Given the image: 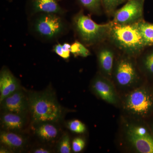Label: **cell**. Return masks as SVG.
Instances as JSON below:
<instances>
[{"label":"cell","instance_id":"obj_1","mask_svg":"<svg viewBox=\"0 0 153 153\" xmlns=\"http://www.w3.org/2000/svg\"><path fill=\"white\" fill-rule=\"evenodd\" d=\"M138 23L122 25L112 21L107 40L124 54L133 57L140 55L146 47Z\"/></svg>","mask_w":153,"mask_h":153},{"label":"cell","instance_id":"obj_2","mask_svg":"<svg viewBox=\"0 0 153 153\" xmlns=\"http://www.w3.org/2000/svg\"><path fill=\"white\" fill-rule=\"evenodd\" d=\"M28 105L35 123L56 122L62 115V109L53 94L49 92L30 94Z\"/></svg>","mask_w":153,"mask_h":153},{"label":"cell","instance_id":"obj_3","mask_svg":"<svg viewBox=\"0 0 153 153\" xmlns=\"http://www.w3.org/2000/svg\"><path fill=\"white\" fill-rule=\"evenodd\" d=\"M74 27L80 40L87 46L99 45L108 38L112 22L98 24L82 12L74 17Z\"/></svg>","mask_w":153,"mask_h":153},{"label":"cell","instance_id":"obj_4","mask_svg":"<svg viewBox=\"0 0 153 153\" xmlns=\"http://www.w3.org/2000/svg\"><path fill=\"white\" fill-rule=\"evenodd\" d=\"M125 105L133 114L147 116L153 112V93L145 88L137 89L129 94Z\"/></svg>","mask_w":153,"mask_h":153},{"label":"cell","instance_id":"obj_5","mask_svg":"<svg viewBox=\"0 0 153 153\" xmlns=\"http://www.w3.org/2000/svg\"><path fill=\"white\" fill-rule=\"evenodd\" d=\"M145 0H129L113 14L112 22L118 25L135 24L143 20Z\"/></svg>","mask_w":153,"mask_h":153},{"label":"cell","instance_id":"obj_6","mask_svg":"<svg viewBox=\"0 0 153 153\" xmlns=\"http://www.w3.org/2000/svg\"><path fill=\"white\" fill-rule=\"evenodd\" d=\"M35 28L40 36L50 39L62 33L64 25L62 19L57 14L44 13L36 20Z\"/></svg>","mask_w":153,"mask_h":153},{"label":"cell","instance_id":"obj_7","mask_svg":"<svg viewBox=\"0 0 153 153\" xmlns=\"http://www.w3.org/2000/svg\"><path fill=\"white\" fill-rule=\"evenodd\" d=\"M132 57H133L124 54V56L118 60L113 69L115 79L121 86H129L137 78V72L131 60Z\"/></svg>","mask_w":153,"mask_h":153},{"label":"cell","instance_id":"obj_8","mask_svg":"<svg viewBox=\"0 0 153 153\" xmlns=\"http://www.w3.org/2000/svg\"><path fill=\"white\" fill-rule=\"evenodd\" d=\"M100 44L97 51L99 65L102 71L107 76H111L114 69L115 47L110 43Z\"/></svg>","mask_w":153,"mask_h":153},{"label":"cell","instance_id":"obj_9","mask_svg":"<svg viewBox=\"0 0 153 153\" xmlns=\"http://www.w3.org/2000/svg\"><path fill=\"white\" fill-rule=\"evenodd\" d=\"M1 103L3 109L7 112L21 115L25 113L29 107L28 100L20 89L6 97Z\"/></svg>","mask_w":153,"mask_h":153},{"label":"cell","instance_id":"obj_10","mask_svg":"<svg viewBox=\"0 0 153 153\" xmlns=\"http://www.w3.org/2000/svg\"><path fill=\"white\" fill-rule=\"evenodd\" d=\"M19 89L18 79L8 69H3L0 74V102Z\"/></svg>","mask_w":153,"mask_h":153},{"label":"cell","instance_id":"obj_11","mask_svg":"<svg viewBox=\"0 0 153 153\" xmlns=\"http://www.w3.org/2000/svg\"><path fill=\"white\" fill-rule=\"evenodd\" d=\"M92 86L96 93L102 99L111 104L116 103L117 99L114 90L106 79L97 77L94 79Z\"/></svg>","mask_w":153,"mask_h":153},{"label":"cell","instance_id":"obj_12","mask_svg":"<svg viewBox=\"0 0 153 153\" xmlns=\"http://www.w3.org/2000/svg\"><path fill=\"white\" fill-rule=\"evenodd\" d=\"M127 134L129 141L139 152L153 153V139L150 135L137 136L128 131Z\"/></svg>","mask_w":153,"mask_h":153},{"label":"cell","instance_id":"obj_13","mask_svg":"<svg viewBox=\"0 0 153 153\" xmlns=\"http://www.w3.org/2000/svg\"><path fill=\"white\" fill-rule=\"evenodd\" d=\"M33 7L35 13L56 14L63 13L57 0H34Z\"/></svg>","mask_w":153,"mask_h":153},{"label":"cell","instance_id":"obj_14","mask_svg":"<svg viewBox=\"0 0 153 153\" xmlns=\"http://www.w3.org/2000/svg\"><path fill=\"white\" fill-rule=\"evenodd\" d=\"M1 143L7 147L18 149L25 144V140L20 135L10 131H2L0 135Z\"/></svg>","mask_w":153,"mask_h":153},{"label":"cell","instance_id":"obj_15","mask_svg":"<svg viewBox=\"0 0 153 153\" xmlns=\"http://www.w3.org/2000/svg\"><path fill=\"white\" fill-rule=\"evenodd\" d=\"M1 122L5 128L9 130H19L24 125L22 115L12 112H7L3 115Z\"/></svg>","mask_w":153,"mask_h":153},{"label":"cell","instance_id":"obj_16","mask_svg":"<svg viewBox=\"0 0 153 153\" xmlns=\"http://www.w3.org/2000/svg\"><path fill=\"white\" fill-rule=\"evenodd\" d=\"M36 131L40 138L46 141L54 139L58 134L57 128L49 123H42L38 127Z\"/></svg>","mask_w":153,"mask_h":153},{"label":"cell","instance_id":"obj_17","mask_svg":"<svg viewBox=\"0 0 153 153\" xmlns=\"http://www.w3.org/2000/svg\"><path fill=\"white\" fill-rule=\"evenodd\" d=\"M138 25L146 48L153 46V24L142 20Z\"/></svg>","mask_w":153,"mask_h":153},{"label":"cell","instance_id":"obj_18","mask_svg":"<svg viewBox=\"0 0 153 153\" xmlns=\"http://www.w3.org/2000/svg\"><path fill=\"white\" fill-rule=\"evenodd\" d=\"M141 63L145 73L149 76H153V48L143 54Z\"/></svg>","mask_w":153,"mask_h":153},{"label":"cell","instance_id":"obj_19","mask_svg":"<svg viewBox=\"0 0 153 153\" xmlns=\"http://www.w3.org/2000/svg\"><path fill=\"white\" fill-rule=\"evenodd\" d=\"M80 4L91 13H100L102 0H78Z\"/></svg>","mask_w":153,"mask_h":153},{"label":"cell","instance_id":"obj_20","mask_svg":"<svg viewBox=\"0 0 153 153\" xmlns=\"http://www.w3.org/2000/svg\"><path fill=\"white\" fill-rule=\"evenodd\" d=\"M71 53L75 56L87 57L91 55L90 51L86 47L78 41H76L71 45Z\"/></svg>","mask_w":153,"mask_h":153},{"label":"cell","instance_id":"obj_21","mask_svg":"<svg viewBox=\"0 0 153 153\" xmlns=\"http://www.w3.org/2000/svg\"><path fill=\"white\" fill-rule=\"evenodd\" d=\"M125 0H102V4L107 15L113 16L117 8Z\"/></svg>","mask_w":153,"mask_h":153},{"label":"cell","instance_id":"obj_22","mask_svg":"<svg viewBox=\"0 0 153 153\" xmlns=\"http://www.w3.org/2000/svg\"><path fill=\"white\" fill-rule=\"evenodd\" d=\"M68 126V128L71 131L76 133H83L86 130L85 125L77 120L69 122Z\"/></svg>","mask_w":153,"mask_h":153},{"label":"cell","instance_id":"obj_23","mask_svg":"<svg viewBox=\"0 0 153 153\" xmlns=\"http://www.w3.org/2000/svg\"><path fill=\"white\" fill-rule=\"evenodd\" d=\"M71 146L70 138L68 135L65 134L63 137L59 145V152L60 153H70L71 152Z\"/></svg>","mask_w":153,"mask_h":153},{"label":"cell","instance_id":"obj_24","mask_svg":"<svg viewBox=\"0 0 153 153\" xmlns=\"http://www.w3.org/2000/svg\"><path fill=\"white\" fill-rule=\"evenodd\" d=\"M128 131L137 136L144 137L150 135L146 129L140 126H131L129 127Z\"/></svg>","mask_w":153,"mask_h":153},{"label":"cell","instance_id":"obj_25","mask_svg":"<svg viewBox=\"0 0 153 153\" xmlns=\"http://www.w3.org/2000/svg\"><path fill=\"white\" fill-rule=\"evenodd\" d=\"M85 142L84 140L80 137L74 139L71 144V149L75 153L79 152L85 147Z\"/></svg>","mask_w":153,"mask_h":153},{"label":"cell","instance_id":"obj_26","mask_svg":"<svg viewBox=\"0 0 153 153\" xmlns=\"http://www.w3.org/2000/svg\"><path fill=\"white\" fill-rule=\"evenodd\" d=\"M71 45L68 43H64L62 45V48L64 54H65V59H67L70 56L71 53Z\"/></svg>","mask_w":153,"mask_h":153},{"label":"cell","instance_id":"obj_27","mask_svg":"<svg viewBox=\"0 0 153 153\" xmlns=\"http://www.w3.org/2000/svg\"><path fill=\"white\" fill-rule=\"evenodd\" d=\"M54 50L57 55L65 59V54L63 52L62 45L60 44H57L54 47Z\"/></svg>","mask_w":153,"mask_h":153},{"label":"cell","instance_id":"obj_28","mask_svg":"<svg viewBox=\"0 0 153 153\" xmlns=\"http://www.w3.org/2000/svg\"><path fill=\"white\" fill-rule=\"evenodd\" d=\"M50 152V151L44 148H39V149H36L33 152V153H49Z\"/></svg>","mask_w":153,"mask_h":153},{"label":"cell","instance_id":"obj_29","mask_svg":"<svg viewBox=\"0 0 153 153\" xmlns=\"http://www.w3.org/2000/svg\"><path fill=\"white\" fill-rule=\"evenodd\" d=\"M9 151L7 150V149L5 148H1V150H0V153H8Z\"/></svg>","mask_w":153,"mask_h":153},{"label":"cell","instance_id":"obj_30","mask_svg":"<svg viewBox=\"0 0 153 153\" xmlns=\"http://www.w3.org/2000/svg\"></svg>","mask_w":153,"mask_h":153}]
</instances>
